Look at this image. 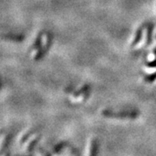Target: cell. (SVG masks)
<instances>
[{"label": "cell", "instance_id": "6da1fadb", "mask_svg": "<svg viewBox=\"0 0 156 156\" xmlns=\"http://www.w3.org/2000/svg\"><path fill=\"white\" fill-rule=\"evenodd\" d=\"M52 44V35L50 33L47 34V37H46V43H45V46H42L38 51L37 52L36 56H35V60L36 61H39L40 59H42L44 55L47 53V51L50 50V45Z\"/></svg>", "mask_w": 156, "mask_h": 156}, {"label": "cell", "instance_id": "7a4b0ae2", "mask_svg": "<svg viewBox=\"0 0 156 156\" xmlns=\"http://www.w3.org/2000/svg\"><path fill=\"white\" fill-rule=\"evenodd\" d=\"M144 27L145 25H141L140 28H138V30H136V33H135V36H134V38L133 40V42L131 43V47H134L136 45L139 44L141 40V37H142V33H143V30H144Z\"/></svg>", "mask_w": 156, "mask_h": 156}, {"label": "cell", "instance_id": "3957f363", "mask_svg": "<svg viewBox=\"0 0 156 156\" xmlns=\"http://www.w3.org/2000/svg\"><path fill=\"white\" fill-rule=\"evenodd\" d=\"M153 31H154V23H149L147 26V44L146 46L151 44L153 40Z\"/></svg>", "mask_w": 156, "mask_h": 156}, {"label": "cell", "instance_id": "277c9868", "mask_svg": "<svg viewBox=\"0 0 156 156\" xmlns=\"http://www.w3.org/2000/svg\"><path fill=\"white\" fill-rule=\"evenodd\" d=\"M42 42H43V33H39L35 40V43L33 44V50H39L42 47Z\"/></svg>", "mask_w": 156, "mask_h": 156}, {"label": "cell", "instance_id": "5b68a950", "mask_svg": "<svg viewBox=\"0 0 156 156\" xmlns=\"http://www.w3.org/2000/svg\"><path fill=\"white\" fill-rule=\"evenodd\" d=\"M156 79V72L153 73L152 75H148V76H145V81L147 83H152L154 82Z\"/></svg>", "mask_w": 156, "mask_h": 156}, {"label": "cell", "instance_id": "8992f818", "mask_svg": "<svg viewBox=\"0 0 156 156\" xmlns=\"http://www.w3.org/2000/svg\"><path fill=\"white\" fill-rule=\"evenodd\" d=\"M6 39H11V40H15V41H22L23 40V37H20V36H18V37H16V36H6Z\"/></svg>", "mask_w": 156, "mask_h": 156}, {"label": "cell", "instance_id": "52a82bcc", "mask_svg": "<svg viewBox=\"0 0 156 156\" xmlns=\"http://www.w3.org/2000/svg\"><path fill=\"white\" fill-rule=\"evenodd\" d=\"M146 65L149 68L156 67V59L154 62H147V63H146Z\"/></svg>", "mask_w": 156, "mask_h": 156}, {"label": "cell", "instance_id": "ba28073f", "mask_svg": "<svg viewBox=\"0 0 156 156\" xmlns=\"http://www.w3.org/2000/svg\"><path fill=\"white\" fill-rule=\"evenodd\" d=\"M154 55L156 56V48L154 49Z\"/></svg>", "mask_w": 156, "mask_h": 156}]
</instances>
